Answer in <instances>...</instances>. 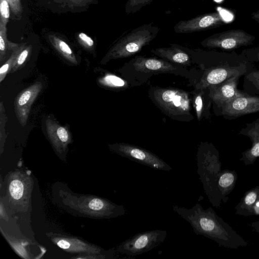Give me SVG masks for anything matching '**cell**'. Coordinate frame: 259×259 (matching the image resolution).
<instances>
[{
	"instance_id": "1",
	"label": "cell",
	"mask_w": 259,
	"mask_h": 259,
	"mask_svg": "<svg viewBox=\"0 0 259 259\" xmlns=\"http://www.w3.org/2000/svg\"><path fill=\"white\" fill-rule=\"evenodd\" d=\"M197 173L209 202L216 208L228 200L238 176L233 170L221 169L219 151L211 143L201 142L197 152Z\"/></svg>"
},
{
	"instance_id": "2",
	"label": "cell",
	"mask_w": 259,
	"mask_h": 259,
	"mask_svg": "<svg viewBox=\"0 0 259 259\" xmlns=\"http://www.w3.org/2000/svg\"><path fill=\"white\" fill-rule=\"evenodd\" d=\"M172 209L191 225L196 234L213 240L219 246L236 249L246 247L248 244L211 207L204 209L200 203H197L190 208L174 205Z\"/></svg>"
},
{
	"instance_id": "3",
	"label": "cell",
	"mask_w": 259,
	"mask_h": 259,
	"mask_svg": "<svg viewBox=\"0 0 259 259\" xmlns=\"http://www.w3.org/2000/svg\"><path fill=\"white\" fill-rule=\"evenodd\" d=\"M194 56L201 60L202 72L194 81V89H205L234 76L244 75L254 68L241 53L196 50Z\"/></svg>"
},
{
	"instance_id": "4",
	"label": "cell",
	"mask_w": 259,
	"mask_h": 259,
	"mask_svg": "<svg viewBox=\"0 0 259 259\" xmlns=\"http://www.w3.org/2000/svg\"><path fill=\"white\" fill-rule=\"evenodd\" d=\"M148 96L153 103L171 119L188 122L194 119L190 92L174 88L151 86Z\"/></svg>"
},
{
	"instance_id": "5",
	"label": "cell",
	"mask_w": 259,
	"mask_h": 259,
	"mask_svg": "<svg viewBox=\"0 0 259 259\" xmlns=\"http://www.w3.org/2000/svg\"><path fill=\"white\" fill-rule=\"evenodd\" d=\"M125 78L135 86L146 82L153 75L170 73L191 79L192 73L186 67L162 59L137 56L126 62L122 68Z\"/></svg>"
},
{
	"instance_id": "6",
	"label": "cell",
	"mask_w": 259,
	"mask_h": 259,
	"mask_svg": "<svg viewBox=\"0 0 259 259\" xmlns=\"http://www.w3.org/2000/svg\"><path fill=\"white\" fill-rule=\"evenodd\" d=\"M159 28L151 24L138 27L122 36L111 51L114 58H126L139 52L156 36Z\"/></svg>"
},
{
	"instance_id": "7",
	"label": "cell",
	"mask_w": 259,
	"mask_h": 259,
	"mask_svg": "<svg viewBox=\"0 0 259 259\" xmlns=\"http://www.w3.org/2000/svg\"><path fill=\"white\" fill-rule=\"evenodd\" d=\"M167 235L166 231L159 229L139 233L122 242L116 250L128 256L139 255L157 247Z\"/></svg>"
},
{
	"instance_id": "8",
	"label": "cell",
	"mask_w": 259,
	"mask_h": 259,
	"mask_svg": "<svg viewBox=\"0 0 259 259\" xmlns=\"http://www.w3.org/2000/svg\"><path fill=\"white\" fill-rule=\"evenodd\" d=\"M255 39V36L243 29H234L213 34L203 40L200 44L209 49L231 52L252 45Z\"/></svg>"
},
{
	"instance_id": "9",
	"label": "cell",
	"mask_w": 259,
	"mask_h": 259,
	"mask_svg": "<svg viewBox=\"0 0 259 259\" xmlns=\"http://www.w3.org/2000/svg\"><path fill=\"white\" fill-rule=\"evenodd\" d=\"M112 149L119 155L153 168L169 171L172 168L154 153L141 147L128 143L114 145Z\"/></svg>"
},
{
	"instance_id": "10",
	"label": "cell",
	"mask_w": 259,
	"mask_h": 259,
	"mask_svg": "<svg viewBox=\"0 0 259 259\" xmlns=\"http://www.w3.org/2000/svg\"><path fill=\"white\" fill-rule=\"evenodd\" d=\"M213 111L216 115L228 120L258 112L259 97L246 93L232 99Z\"/></svg>"
},
{
	"instance_id": "11",
	"label": "cell",
	"mask_w": 259,
	"mask_h": 259,
	"mask_svg": "<svg viewBox=\"0 0 259 259\" xmlns=\"http://www.w3.org/2000/svg\"><path fill=\"white\" fill-rule=\"evenodd\" d=\"M224 14L221 11H218L197 16L189 20H182L175 25L174 29L178 33H191L213 29L226 25L229 21L226 19Z\"/></svg>"
},
{
	"instance_id": "12",
	"label": "cell",
	"mask_w": 259,
	"mask_h": 259,
	"mask_svg": "<svg viewBox=\"0 0 259 259\" xmlns=\"http://www.w3.org/2000/svg\"><path fill=\"white\" fill-rule=\"evenodd\" d=\"M241 77L239 75L234 76L207 88L212 100L213 111L232 99L246 94L237 88L238 80Z\"/></svg>"
},
{
	"instance_id": "13",
	"label": "cell",
	"mask_w": 259,
	"mask_h": 259,
	"mask_svg": "<svg viewBox=\"0 0 259 259\" xmlns=\"http://www.w3.org/2000/svg\"><path fill=\"white\" fill-rule=\"evenodd\" d=\"M238 134L248 137L252 142L251 147L241 153L239 160L246 165L253 164L259 157V118L245 123Z\"/></svg>"
},
{
	"instance_id": "14",
	"label": "cell",
	"mask_w": 259,
	"mask_h": 259,
	"mask_svg": "<svg viewBox=\"0 0 259 259\" xmlns=\"http://www.w3.org/2000/svg\"><path fill=\"white\" fill-rule=\"evenodd\" d=\"M170 45V47L153 49L151 52L172 64L184 67L190 66L192 63L191 57L185 49L177 45Z\"/></svg>"
},
{
	"instance_id": "15",
	"label": "cell",
	"mask_w": 259,
	"mask_h": 259,
	"mask_svg": "<svg viewBox=\"0 0 259 259\" xmlns=\"http://www.w3.org/2000/svg\"><path fill=\"white\" fill-rule=\"evenodd\" d=\"M190 93L197 119L200 121L203 118L209 119L211 115L210 110L212 100L209 96L208 88L194 89Z\"/></svg>"
},
{
	"instance_id": "16",
	"label": "cell",
	"mask_w": 259,
	"mask_h": 259,
	"mask_svg": "<svg viewBox=\"0 0 259 259\" xmlns=\"http://www.w3.org/2000/svg\"><path fill=\"white\" fill-rule=\"evenodd\" d=\"M235 210L239 215H259V186L246 191Z\"/></svg>"
},
{
	"instance_id": "17",
	"label": "cell",
	"mask_w": 259,
	"mask_h": 259,
	"mask_svg": "<svg viewBox=\"0 0 259 259\" xmlns=\"http://www.w3.org/2000/svg\"><path fill=\"white\" fill-rule=\"evenodd\" d=\"M243 92L251 95H259V66L254 67L244 75Z\"/></svg>"
},
{
	"instance_id": "18",
	"label": "cell",
	"mask_w": 259,
	"mask_h": 259,
	"mask_svg": "<svg viewBox=\"0 0 259 259\" xmlns=\"http://www.w3.org/2000/svg\"><path fill=\"white\" fill-rule=\"evenodd\" d=\"M23 190V185L20 181L14 180L11 182L9 191L11 196L15 199H19L22 197Z\"/></svg>"
},
{
	"instance_id": "19",
	"label": "cell",
	"mask_w": 259,
	"mask_h": 259,
	"mask_svg": "<svg viewBox=\"0 0 259 259\" xmlns=\"http://www.w3.org/2000/svg\"><path fill=\"white\" fill-rule=\"evenodd\" d=\"M241 53L249 62L259 63V46L244 49Z\"/></svg>"
},
{
	"instance_id": "20",
	"label": "cell",
	"mask_w": 259,
	"mask_h": 259,
	"mask_svg": "<svg viewBox=\"0 0 259 259\" xmlns=\"http://www.w3.org/2000/svg\"><path fill=\"white\" fill-rule=\"evenodd\" d=\"M9 3L8 0H1V23L6 25L10 16Z\"/></svg>"
},
{
	"instance_id": "21",
	"label": "cell",
	"mask_w": 259,
	"mask_h": 259,
	"mask_svg": "<svg viewBox=\"0 0 259 259\" xmlns=\"http://www.w3.org/2000/svg\"><path fill=\"white\" fill-rule=\"evenodd\" d=\"M8 1L14 13L16 14L21 12L20 0H8Z\"/></svg>"
},
{
	"instance_id": "22",
	"label": "cell",
	"mask_w": 259,
	"mask_h": 259,
	"mask_svg": "<svg viewBox=\"0 0 259 259\" xmlns=\"http://www.w3.org/2000/svg\"><path fill=\"white\" fill-rule=\"evenodd\" d=\"M57 135L60 140L63 142H66L68 139V135L66 130L63 127H60L57 131Z\"/></svg>"
},
{
	"instance_id": "23",
	"label": "cell",
	"mask_w": 259,
	"mask_h": 259,
	"mask_svg": "<svg viewBox=\"0 0 259 259\" xmlns=\"http://www.w3.org/2000/svg\"><path fill=\"white\" fill-rule=\"evenodd\" d=\"M31 93L30 91H27L24 92L19 98L18 103L22 106L25 104L30 99Z\"/></svg>"
},
{
	"instance_id": "24",
	"label": "cell",
	"mask_w": 259,
	"mask_h": 259,
	"mask_svg": "<svg viewBox=\"0 0 259 259\" xmlns=\"http://www.w3.org/2000/svg\"><path fill=\"white\" fill-rule=\"evenodd\" d=\"M79 38L85 42L89 46H92L94 45L93 40L86 34L81 32L78 35Z\"/></svg>"
},
{
	"instance_id": "25",
	"label": "cell",
	"mask_w": 259,
	"mask_h": 259,
	"mask_svg": "<svg viewBox=\"0 0 259 259\" xmlns=\"http://www.w3.org/2000/svg\"><path fill=\"white\" fill-rule=\"evenodd\" d=\"M59 47L60 49L64 53L71 54L72 51L68 45L63 40L59 41Z\"/></svg>"
},
{
	"instance_id": "26",
	"label": "cell",
	"mask_w": 259,
	"mask_h": 259,
	"mask_svg": "<svg viewBox=\"0 0 259 259\" xmlns=\"http://www.w3.org/2000/svg\"><path fill=\"white\" fill-rule=\"evenodd\" d=\"M28 54L27 50H24L19 55L18 59V64L21 65L25 61Z\"/></svg>"
},
{
	"instance_id": "27",
	"label": "cell",
	"mask_w": 259,
	"mask_h": 259,
	"mask_svg": "<svg viewBox=\"0 0 259 259\" xmlns=\"http://www.w3.org/2000/svg\"><path fill=\"white\" fill-rule=\"evenodd\" d=\"M57 244L60 248L64 249H68L70 247L69 242L64 239L60 240Z\"/></svg>"
},
{
	"instance_id": "28",
	"label": "cell",
	"mask_w": 259,
	"mask_h": 259,
	"mask_svg": "<svg viewBox=\"0 0 259 259\" xmlns=\"http://www.w3.org/2000/svg\"><path fill=\"white\" fill-rule=\"evenodd\" d=\"M250 226L253 231L259 233V221L251 223Z\"/></svg>"
},
{
	"instance_id": "29",
	"label": "cell",
	"mask_w": 259,
	"mask_h": 259,
	"mask_svg": "<svg viewBox=\"0 0 259 259\" xmlns=\"http://www.w3.org/2000/svg\"><path fill=\"white\" fill-rule=\"evenodd\" d=\"M250 17L252 19L259 23V10L252 13Z\"/></svg>"
},
{
	"instance_id": "30",
	"label": "cell",
	"mask_w": 259,
	"mask_h": 259,
	"mask_svg": "<svg viewBox=\"0 0 259 259\" xmlns=\"http://www.w3.org/2000/svg\"><path fill=\"white\" fill-rule=\"evenodd\" d=\"M9 64L7 63L1 67V68L0 69L1 74L4 73L8 70V69L9 68Z\"/></svg>"
}]
</instances>
